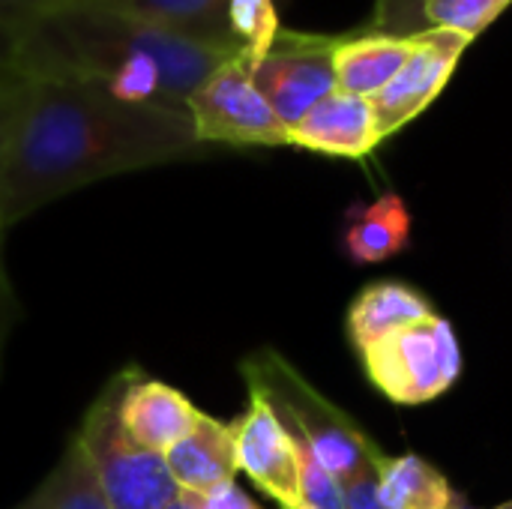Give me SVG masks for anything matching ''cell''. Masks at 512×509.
I'll return each instance as SVG.
<instances>
[{"label":"cell","mask_w":512,"mask_h":509,"mask_svg":"<svg viewBox=\"0 0 512 509\" xmlns=\"http://www.w3.org/2000/svg\"><path fill=\"white\" fill-rule=\"evenodd\" d=\"M24 87L27 78H21L12 69H0V189H3V174H6V159H9V147H12V135H15V123L21 114V99H24ZM3 222H0V243H3Z\"/></svg>","instance_id":"7402d4cb"},{"label":"cell","mask_w":512,"mask_h":509,"mask_svg":"<svg viewBox=\"0 0 512 509\" xmlns=\"http://www.w3.org/2000/svg\"><path fill=\"white\" fill-rule=\"evenodd\" d=\"M429 315H435V309L417 288L396 279H381L366 285L354 297V303L348 306L345 327L351 345L360 354L369 345L381 342L384 336L405 330L417 321H426Z\"/></svg>","instance_id":"9a60e30c"},{"label":"cell","mask_w":512,"mask_h":509,"mask_svg":"<svg viewBox=\"0 0 512 509\" xmlns=\"http://www.w3.org/2000/svg\"><path fill=\"white\" fill-rule=\"evenodd\" d=\"M447 509H471V504H468L462 495H453V501H450V507Z\"/></svg>","instance_id":"4316f807"},{"label":"cell","mask_w":512,"mask_h":509,"mask_svg":"<svg viewBox=\"0 0 512 509\" xmlns=\"http://www.w3.org/2000/svg\"><path fill=\"white\" fill-rule=\"evenodd\" d=\"M240 375L249 393L270 402L282 426L303 444L342 486L366 468H381V447L324 393H318L279 351L258 348L243 357Z\"/></svg>","instance_id":"3957f363"},{"label":"cell","mask_w":512,"mask_h":509,"mask_svg":"<svg viewBox=\"0 0 512 509\" xmlns=\"http://www.w3.org/2000/svg\"><path fill=\"white\" fill-rule=\"evenodd\" d=\"M12 509H111V504L105 501L81 444L69 438L48 477Z\"/></svg>","instance_id":"ac0fdd59"},{"label":"cell","mask_w":512,"mask_h":509,"mask_svg":"<svg viewBox=\"0 0 512 509\" xmlns=\"http://www.w3.org/2000/svg\"><path fill=\"white\" fill-rule=\"evenodd\" d=\"M231 435L237 471H243L279 507H300L303 486L297 444L264 396L249 393V405L231 423Z\"/></svg>","instance_id":"9c48e42d"},{"label":"cell","mask_w":512,"mask_h":509,"mask_svg":"<svg viewBox=\"0 0 512 509\" xmlns=\"http://www.w3.org/2000/svg\"><path fill=\"white\" fill-rule=\"evenodd\" d=\"M294 509H318V507H312V504H300V507H294Z\"/></svg>","instance_id":"83f0119b"},{"label":"cell","mask_w":512,"mask_h":509,"mask_svg":"<svg viewBox=\"0 0 512 509\" xmlns=\"http://www.w3.org/2000/svg\"><path fill=\"white\" fill-rule=\"evenodd\" d=\"M369 30L390 36H417L429 30L426 0H375Z\"/></svg>","instance_id":"44dd1931"},{"label":"cell","mask_w":512,"mask_h":509,"mask_svg":"<svg viewBox=\"0 0 512 509\" xmlns=\"http://www.w3.org/2000/svg\"><path fill=\"white\" fill-rule=\"evenodd\" d=\"M72 438L81 444L111 509H171L180 501V486L165 456L141 447L123 429L114 378L93 399Z\"/></svg>","instance_id":"277c9868"},{"label":"cell","mask_w":512,"mask_h":509,"mask_svg":"<svg viewBox=\"0 0 512 509\" xmlns=\"http://www.w3.org/2000/svg\"><path fill=\"white\" fill-rule=\"evenodd\" d=\"M180 501L186 509H261L237 483L216 486L204 495H186L180 492Z\"/></svg>","instance_id":"cb8c5ba5"},{"label":"cell","mask_w":512,"mask_h":509,"mask_svg":"<svg viewBox=\"0 0 512 509\" xmlns=\"http://www.w3.org/2000/svg\"><path fill=\"white\" fill-rule=\"evenodd\" d=\"M288 138L291 147L336 159H366L384 141L372 102L342 90L321 99L300 123L288 129Z\"/></svg>","instance_id":"8fae6325"},{"label":"cell","mask_w":512,"mask_h":509,"mask_svg":"<svg viewBox=\"0 0 512 509\" xmlns=\"http://www.w3.org/2000/svg\"><path fill=\"white\" fill-rule=\"evenodd\" d=\"M186 111L138 105L78 81L27 78L3 189V228L90 183L204 159Z\"/></svg>","instance_id":"6da1fadb"},{"label":"cell","mask_w":512,"mask_h":509,"mask_svg":"<svg viewBox=\"0 0 512 509\" xmlns=\"http://www.w3.org/2000/svg\"><path fill=\"white\" fill-rule=\"evenodd\" d=\"M339 39L342 33H306L282 27L264 60L249 66L255 87L288 129L336 90L333 54Z\"/></svg>","instance_id":"52a82bcc"},{"label":"cell","mask_w":512,"mask_h":509,"mask_svg":"<svg viewBox=\"0 0 512 509\" xmlns=\"http://www.w3.org/2000/svg\"><path fill=\"white\" fill-rule=\"evenodd\" d=\"M117 381V417L132 441L165 456L177 441H183L201 420L198 411L177 387L144 375L129 366L114 375Z\"/></svg>","instance_id":"30bf717a"},{"label":"cell","mask_w":512,"mask_h":509,"mask_svg":"<svg viewBox=\"0 0 512 509\" xmlns=\"http://www.w3.org/2000/svg\"><path fill=\"white\" fill-rule=\"evenodd\" d=\"M228 27L249 66H255L282 33L276 0H228Z\"/></svg>","instance_id":"d6986e66"},{"label":"cell","mask_w":512,"mask_h":509,"mask_svg":"<svg viewBox=\"0 0 512 509\" xmlns=\"http://www.w3.org/2000/svg\"><path fill=\"white\" fill-rule=\"evenodd\" d=\"M345 509H387L378 498V468H366L345 486Z\"/></svg>","instance_id":"d4e9b609"},{"label":"cell","mask_w":512,"mask_h":509,"mask_svg":"<svg viewBox=\"0 0 512 509\" xmlns=\"http://www.w3.org/2000/svg\"><path fill=\"white\" fill-rule=\"evenodd\" d=\"M21 318V306L15 300V291L9 285L6 267H3V243H0V378H3V357H6V342L12 336V327Z\"/></svg>","instance_id":"484cf974"},{"label":"cell","mask_w":512,"mask_h":509,"mask_svg":"<svg viewBox=\"0 0 512 509\" xmlns=\"http://www.w3.org/2000/svg\"><path fill=\"white\" fill-rule=\"evenodd\" d=\"M171 509H186V507H183V501H177V504H174V507H171Z\"/></svg>","instance_id":"f546056e"},{"label":"cell","mask_w":512,"mask_h":509,"mask_svg":"<svg viewBox=\"0 0 512 509\" xmlns=\"http://www.w3.org/2000/svg\"><path fill=\"white\" fill-rule=\"evenodd\" d=\"M165 462L186 495H204L216 486L234 483L237 462L231 423L201 414L198 426L165 453Z\"/></svg>","instance_id":"4fadbf2b"},{"label":"cell","mask_w":512,"mask_h":509,"mask_svg":"<svg viewBox=\"0 0 512 509\" xmlns=\"http://www.w3.org/2000/svg\"><path fill=\"white\" fill-rule=\"evenodd\" d=\"M369 384L396 405H426L453 390L462 375V348L444 315H429L360 351Z\"/></svg>","instance_id":"5b68a950"},{"label":"cell","mask_w":512,"mask_h":509,"mask_svg":"<svg viewBox=\"0 0 512 509\" xmlns=\"http://www.w3.org/2000/svg\"><path fill=\"white\" fill-rule=\"evenodd\" d=\"M342 243L348 261L357 267L384 264L402 255L411 243V210L402 195L384 192L372 204L351 210Z\"/></svg>","instance_id":"2e32d148"},{"label":"cell","mask_w":512,"mask_h":509,"mask_svg":"<svg viewBox=\"0 0 512 509\" xmlns=\"http://www.w3.org/2000/svg\"><path fill=\"white\" fill-rule=\"evenodd\" d=\"M510 6L512 0H426V21L429 27L456 30L468 39H477Z\"/></svg>","instance_id":"ffe728a7"},{"label":"cell","mask_w":512,"mask_h":509,"mask_svg":"<svg viewBox=\"0 0 512 509\" xmlns=\"http://www.w3.org/2000/svg\"><path fill=\"white\" fill-rule=\"evenodd\" d=\"M231 57L237 54L102 6L54 0L21 27L6 69L21 78L78 81L126 102L186 111L189 96Z\"/></svg>","instance_id":"7a4b0ae2"},{"label":"cell","mask_w":512,"mask_h":509,"mask_svg":"<svg viewBox=\"0 0 512 509\" xmlns=\"http://www.w3.org/2000/svg\"><path fill=\"white\" fill-rule=\"evenodd\" d=\"M453 495L447 477L417 453L387 456L378 468V498L387 509H447Z\"/></svg>","instance_id":"e0dca14e"},{"label":"cell","mask_w":512,"mask_h":509,"mask_svg":"<svg viewBox=\"0 0 512 509\" xmlns=\"http://www.w3.org/2000/svg\"><path fill=\"white\" fill-rule=\"evenodd\" d=\"M204 147H291L288 126L252 81L243 54L225 60L186 102Z\"/></svg>","instance_id":"8992f818"},{"label":"cell","mask_w":512,"mask_h":509,"mask_svg":"<svg viewBox=\"0 0 512 509\" xmlns=\"http://www.w3.org/2000/svg\"><path fill=\"white\" fill-rule=\"evenodd\" d=\"M48 3L51 0H0V69L6 66L9 48L21 33V27Z\"/></svg>","instance_id":"603a6c76"},{"label":"cell","mask_w":512,"mask_h":509,"mask_svg":"<svg viewBox=\"0 0 512 509\" xmlns=\"http://www.w3.org/2000/svg\"><path fill=\"white\" fill-rule=\"evenodd\" d=\"M54 3V0H51ZM162 27L216 51L243 54L228 27V0H75Z\"/></svg>","instance_id":"7c38bea8"},{"label":"cell","mask_w":512,"mask_h":509,"mask_svg":"<svg viewBox=\"0 0 512 509\" xmlns=\"http://www.w3.org/2000/svg\"><path fill=\"white\" fill-rule=\"evenodd\" d=\"M495 509H512V501H507V504H501V507H495Z\"/></svg>","instance_id":"f1b7e54d"},{"label":"cell","mask_w":512,"mask_h":509,"mask_svg":"<svg viewBox=\"0 0 512 509\" xmlns=\"http://www.w3.org/2000/svg\"><path fill=\"white\" fill-rule=\"evenodd\" d=\"M471 42L474 39L441 27H429L414 36V48L405 66L390 78L387 87H381L369 99L381 138H390L405 129L444 93Z\"/></svg>","instance_id":"ba28073f"},{"label":"cell","mask_w":512,"mask_h":509,"mask_svg":"<svg viewBox=\"0 0 512 509\" xmlns=\"http://www.w3.org/2000/svg\"><path fill=\"white\" fill-rule=\"evenodd\" d=\"M411 48L414 36H390L369 27L357 33H342L333 54L336 90L372 99L405 66Z\"/></svg>","instance_id":"5bb4252c"}]
</instances>
